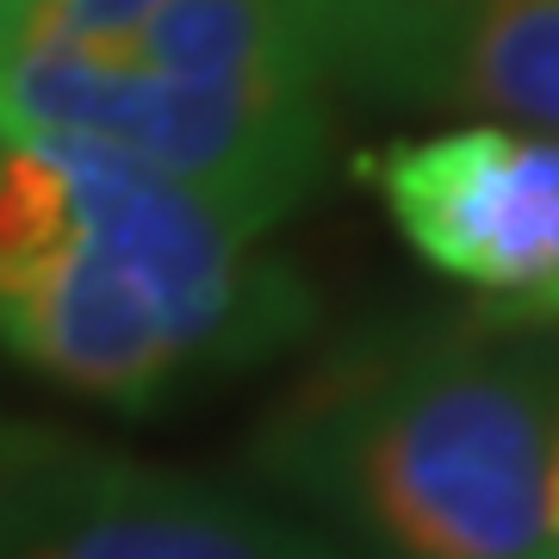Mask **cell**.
<instances>
[{"instance_id": "6da1fadb", "label": "cell", "mask_w": 559, "mask_h": 559, "mask_svg": "<svg viewBox=\"0 0 559 559\" xmlns=\"http://www.w3.org/2000/svg\"><path fill=\"white\" fill-rule=\"evenodd\" d=\"M559 330L404 318L336 342L249 436V479L348 559H559Z\"/></svg>"}, {"instance_id": "7a4b0ae2", "label": "cell", "mask_w": 559, "mask_h": 559, "mask_svg": "<svg viewBox=\"0 0 559 559\" xmlns=\"http://www.w3.org/2000/svg\"><path fill=\"white\" fill-rule=\"evenodd\" d=\"M311 293L261 230L87 138L0 143V348L112 411L286 355Z\"/></svg>"}, {"instance_id": "3957f363", "label": "cell", "mask_w": 559, "mask_h": 559, "mask_svg": "<svg viewBox=\"0 0 559 559\" xmlns=\"http://www.w3.org/2000/svg\"><path fill=\"white\" fill-rule=\"evenodd\" d=\"M87 138L249 230L293 218L330 156V87H187L57 50H0V143Z\"/></svg>"}, {"instance_id": "277c9868", "label": "cell", "mask_w": 559, "mask_h": 559, "mask_svg": "<svg viewBox=\"0 0 559 559\" xmlns=\"http://www.w3.org/2000/svg\"><path fill=\"white\" fill-rule=\"evenodd\" d=\"M0 559H348L261 491L0 417Z\"/></svg>"}, {"instance_id": "5b68a950", "label": "cell", "mask_w": 559, "mask_h": 559, "mask_svg": "<svg viewBox=\"0 0 559 559\" xmlns=\"http://www.w3.org/2000/svg\"><path fill=\"white\" fill-rule=\"evenodd\" d=\"M399 237L460 280L485 318L559 330V138L516 124H448L360 162Z\"/></svg>"}, {"instance_id": "8992f818", "label": "cell", "mask_w": 559, "mask_h": 559, "mask_svg": "<svg viewBox=\"0 0 559 559\" xmlns=\"http://www.w3.org/2000/svg\"><path fill=\"white\" fill-rule=\"evenodd\" d=\"M336 81L559 138V0H348Z\"/></svg>"}, {"instance_id": "52a82bcc", "label": "cell", "mask_w": 559, "mask_h": 559, "mask_svg": "<svg viewBox=\"0 0 559 559\" xmlns=\"http://www.w3.org/2000/svg\"><path fill=\"white\" fill-rule=\"evenodd\" d=\"M348 0H156L124 38L57 50L187 87H330Z\"/></svg>"}, {"instance_id": "ba28073f", "label": "cell", "mask_w": 559, "mask_h": 559, "mask_svg": "<svg viewBox=\"0 0 559 559\" xmlns=\"http://www.w3.org/2000/svg\"><path fill=\"white\" fill-rule=\"evenodd\" d=\"M547 528L559 547V429H554V460H547Z\"/></svg>"}]
</instances>
